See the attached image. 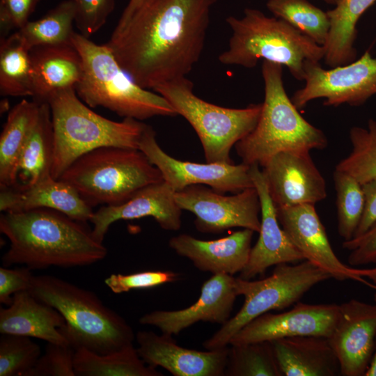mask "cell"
<instances>
[{"mask_svg": "<svg viewBox=\"0 0 376 376\" xmlns=\"http://www.w3.org/2000/svg\"><path fill=\"white\" fill-rule=\"evenodd\" d=\"M217 0H144L105 45L140 86L187 77L203 53Z\"/></svg>", "mask_w": 376, "mask_h": 376, "instance_id": "obj_1", "label": "cell"}, {"mask_svg": "<svg viewBox=\"0 0 376 376\" xmlns=\"http://www.w3.org/2000/svg\"><path fill=\"white\" fill-rule=\"evenodd\" d=\"M0 231L10 242L1 258L5 267L69 268L97 263L107 253L86 223L52 209L3 212L0 217Z\"/></svg>", "mask_w": 376, "mask_h": 376, "instance_id": "obj_2", "label": "cell"}, {"mask_svg": "<svg viewBox=\"0 0 376 376\" xmlns=\"http://www.w3.org/2000/svg\"><path fill=\"white\" fill-rule=\"evenodd\" d=\"M29 291L62 315L61 331L75 350L105 354L133 345L132 328L93 292L51 275L34 276Z\"/></svg>", "mask_w": 376, "mask_h": 376, "instance_id": "obj_3", "label": "cell"}, {"mask_svg": "<svg viewBox=\"0 0 376 376\" xmlns=\"http://www.w3.org/2000/svg\"><path fill=\"white\" fill-rule=\"evenodd\" d=\"M265 98L255 128L235 146L242 163L263 167L281 152L323 150L328 140L320 129L308 123L288 96L283 65L263 61Z\"/></svg>", "mask_w": 376, "mask_h": 376, "instance_id": "obj_4", "label": "cell"}, {"mask_svg": "<svg viewBox=\"0 0 376 376\" xmlns=\"http://www.w3.org/2000/svg\"><path fill=\"white\" fill-rule=\"evenodd\" d=\"M231 30L226 50L219 61L227 65L255 67L260 60L285 65L298 81H304L305 65L324 59V48L285 21L247 8L242 17L229 16Z\"/></svg>", "mask_w": 376, "mask_h": 376, "instance_id": "obj_5", "label": "cell"}, {"mask_svg": "<svg viewBox=\"0 0 376 376\" xmlns=\"http://www.w3.org/2000/svg\"><path fill=\"white\" fill-rule=\"evenodd\" d=\"M47 103L54 132L51 174L59 179L79 157L101 147L138 149L146 124L131 118L113 121L94 112L75 88L53 94Z\"/></svg>", "mask_w": 376, "mask_h": 376, "instance_id": "obj_6", "label": "cell"}, {"mask_svg": "<svg viewBox=\"0 0 376 376\" xmlns=\"http://www.w3.org/2000/svg\"><path fill=\"white\" fill-rule=\"evenodd\" d=\"M72 43L83 61L82 77L75 91L88 107H102L121 117L141 121L177 116L164 97L138 85L105 44L97 45L75 31Z\"/></svg>", "mask_w": 376, "mask_h": 376, "instance_id": "obj_7", "label": "cell"}, {"mask_svg": "<svg viewBox=\"0 0 376 376\" xmlns=\"http://www.w3.org/2000/svg\"><path fill=\"white\" fill-rule=\"evenodd\" d=\"M59 179L75 188L92 207L122 204L143 187L164 181L140 150L109 146L81 155Z\"/></svg>", "mask_w": 376, "mask_h": 376, "instance_id": "obj_8", "label": "cell"}, {"mask_svg": "<svg viewBox=\"0 0 376 376\" xmlns=\"http://www.w3.org/2000/svg\"><path fill=\"white\" fill-rule=\"evenodd\" d=\"M152 90L191 125L208 163L234 164L230 156L232 148L255 128L262 111V103L233 109L207 102L195 95L194 84L187 77L161 84Z\"/></svg>", "mask_w": 376, "mask_h": 376, "instance_id": "obj_9", "label": "cell"}, {"mask_svg": "<svg viewBox=\"0 0 376 376\" xmlns=\"http://www.w3.org/2000/svg\"><path fill=\"white\" fill-rule=\"evenodd\" d=\"M329 279V274L306 260L296 265H276L269 276L260 280L235 278V290L237 296H244V304L235 315L203 342V347L206 350L226 347L231 338L252 320L296 304L311 288Z\"/></svg>", "mask_w": 376, "mask_h": 376, "instance_id": "obj_10", "label": "cell"}, {"mask_svg": "<svg viewBox=\"0 0 376 376\" xmlns=\"http://www.w3.org/2000/svg\"><path fill=\"white\" fill-rule=\"evenodd\" d=\"M304 70L305 85L291 97L298 109L319 98L324 99L325 106H359L376 94V58L368 50L359 59L331 69L308 61Z\"/></svg>", "mask_w": 376, "mask_h": 376, "instance_id": "obj_11", "label": "cell"}, {"mask_svg": "<svg viewBox=\"0 0 376 376\" xmlns=\"http://www.w3.org/2000/svg\"><path fill=\"white\" fill-rule=\"evenodd\" d=\"M177 204L196 216V228L205 233H220L235 227L259 233L261 207L255 187L226 196L211 187L193 185L175 192Z\"/></svg>", "mask_w": 376, "mask_h": 376, "instance_id": "obj_12", "label": "cell"}, {"mask_svg": "<svg viewBox=\"0 0 376 376\" xmlns=\"http://www.w3.org/2000/svg\"><path fill=\"white\" fill-rule=\"evenodd\" d=\"M139 150L160 171L164 181L175 191L193 185H205L223 194H235L254 187L250 165L242 162L237 165L219 162L200 164L175 159L162 149L155 130L147 124Z\"/></svg>", "mask_w": 376, "mask_h": 376, "instance_id": "obj_13", "label": "cell"}, {"mask_svg": "<svg viewBox=\"0 0 376 376\" xmlns=\"http://www.w3.org/2000/svg\"><path fill=\"white\" fill-rule=\"evenodd\" d=\"M279 221L288 237L306 260L338 281L352 280L373 288L361 269L345 265L335 254L315 205L276 208Z\"/></svg>", "mask_w": 376, "mask_h": 376, "instance_id": "obj_14", "label": "cell"}, {"mask_svg": "<svg viewBox=\"0 0 376 376\" xmlns=\"http://www.w3.org/2000/svg\"><path fill=\"white\" fill-rule=\"evenodd\" d=\"M343 376H365L376 341V305L350 299L338 305L335 326L327 338Z\"/></svg>", "mask_w": 376, "mask_h": 376, "instance_id": "obj_15", "label": "cell"}, {"mask_svg": "<svg viewBox=\"0 0 376 376\" xmlns=\"http://www.w3.org/2000/svg\"><path fill=\"white\" fill-rule=\"evenodd\" d=\"M338 305L297 303L283 313L267 312L250 321L230 339V345L246 344L295 336L328 338L335 326Z\"/></svg>", "mask_w": 376, "mask_h": 376, "instance_id": "obj_16", "label": "cell"}, {"mask_svg": "<svg viewBox=\"0 0 376 376\" xmlns=\"http://www.w3.org/2000/svg\"><path fill=\"white\" fill-rule=\"evenodd\" d=\"M262 168L276 208L315 205L327 197L325 180L310 152H281Z\"/></svg>", "mask_w": 376, "mask_h": 376, "instance_id": "obj_17", "label": "cell"}, {"mask_svg": "<svg viewBox=\"0 0 376 376\" xmlns=\"http://www.w3.org/2000/svg\"><path fill=\"white\" fill-rule=\"evenodd\" d=\"M235 279L226 274H213L203 283L201 295L194 304L177 311H154L140 318L139 322L171 336L199 321L223 325L230 319L237 296Z\"/></svg>", "mask_w": 376, "mask_h": 376, "instance_id": "obj_18", "label": "cell"}, {"mask_svg": "<svg viewBox=\"0 0 376 376\" xmlns=\"http://www.w3.org/2000/svg\"><path fill=\"white\" fill-rule=\"evenodd\" d=\"M139 357L148 366H159L174 376H224L229 348L199 351L178 345L171 335L140 331L136 335Z\"/></svg>", "mask_w": 376, "mask_h": 376, "instance_id": "obj_19", "label": "cell"}, {"mask_svg": "<svg viewBox=\"0 0 376 376\" xmlns=\"http://www.w3.org/2000/svg\"><path fill=\"white\" fill-rule=\"evenodd\" d=\"M250 175L260 202V228L256 244L251 248L249 261L240 278L251 279L263 274L272 265L294 263L304 260L280 226L277 210L269 194L267 181L258 164L250 165Z\"/></svg>", "mask_w": 376, "mask_h": 376, "instance_id": "obj_20", "label": "cell"}, {"mask_svg": "<svg viewBox=\"0 0 376 376\" xmlns=\"http://www.w3.org/2000/svg\"><path fill=\"white\" fill-rule=\"evenodd\" d=\"M175 192L167 182L162 181L143 187L122 204L102 205L93 212L90 219L93 224L91 230L93 237L103 243L113 223L148 217L155 219L164 230H179L182 210L175 201Z\"/></svg>", "mask_w": 376, "mask_h": 376, "instance_id": "obj_21", "label": "cell"}, {"mask_svg": "<svg viewBox=\"0 0 376 376\" xmlns=\"http://www.w3.org/2000/svg\"><path fill=\"white\" fill-rule=\"evenodd\" d=\"M253 233L244 228L214 240H201L183 233L171 237L169 245L201 271L233 276L241 272L249 261Z\"/></svg>", "mask_w": 376, "mask_h": 376, "instance_id": "obj_22", "label": "cell"}, {"mask_svg": "<svg viewBox=\"0 0 376 376\" xmlns=\"http://www.w3.org/2000/svg\"><path fill=\"white\" fill-rule=\"evenodd\" d=\"M37 208L55 210L84 223L90 221L94 212L75 188L52 175L30 185L1 188V212H16Z\"/></svg>", "mask_w": 376, "mask_h": 376, "instance_id": "obj_23", "label": "cell"}, {"mask_svg": "<svg viewBox=\"0 0 376 376\" xmlns=\"http://www.w3.org/2000/svg\"><path fill=\"white\" fill-rule=\"evenodd\" d=\"M30 54L34 101L47 102L58 91L75 89L82 77L83 61L72 43L36 47Z\"/></svg>", "mask_w": 376, "mask_h": 376, "instance_id": "obj_24", "label": "cell"}, {"mask_svg": "<svg viewBox=\"0 0 376 376\" xmlns=\"http://www.w3.org/2000/svg\"><path fill=\"white\" fill-rule=\"evenodd\" d=\"M65 324L63 317L56 309L38 299L29 290L15 294L8 307L0 308L1 334L69 345L61 331Z\"/></svg>", "mask_w": 376, "mask_h": 376, "instance_id": "obj_25", "label": "cell"}, {"mask_svg": "<svg viewBox=\"0 0 376 376\" xmlns=\"http://www.w3.org/2000/svg\"><path fill=\"white\" fill-rule=\"evenodd\" d=\"M270 342L283 376L340 375L338 360L327 338L295 336Z\"/></svg>", "mask_w": 376, "mask_h": 376, "instance_id": "obj_26", "label": "cell"}, {"mask_svg": "<svg viewBox=\"0 0 376 376\" xmlns=\"http://www.w3.org/2000/svg\"><path fill=\"white\" fill-rule=\"evenodd\" d=\"M40 104L23 99L8 113L0 136V187L17 185L19 159L37 120Z\"/></svg>", "mask_w": 376, "mask_h": 376, "instance_id": "obj_27", "label": "cell"}, {"mask_svg": "<svg viewBox=\"0 0 376 376\" xmlns=\"http://www.w3.org/2000/svg\"><path fill=\"white\" fill-rule=\"evenodd\" d=\"M376 0H339L327 12L330 30L324 48V63L330 68L348 64L357 57L354 42L360 17Z\"/></svg>", "mask_w": 376, "mask_h": 376, "instance_id": "obj_28", "label": "cell"}, {"mask_svg": "<svg viewBox=\"0 0 376 376\" xmlns=\"http://www.w3.org/2000/svg\"><path fill=\"white\" fill-rule=\"evenodd\" d=\"M53 155L51 110L47 102H42L40 104L37 120L21 153L17 185H30L52 175Z\"/></svg>", "mask_w": 376, "mask_h": 376, "instance_id": "obj_29", "label": "cell"}, {"mask_svg": "<svg viewBox=\"0 0 376 376\" xmlns=\"http://www.w3.org/2000/svg\"><path fill=\"white\" fill-rule=\"evenodd\" d=\"M76 376H162L146 365L133 345L109 354H100L86 348L77 349L74 356Z\"/></svg>", "mask_w": 376, "mask_h": 376, "instance_id": "obj_30", "label": "cell"}, {"mask_svg": "<svg viewBox=\"0 0 376 376\" xmlns=\"http://www.w3.org/2000/svg\"><path fill=\"white\" fill-rule=\"evenodd\" d=\"M0 93L15 97L33 95L30 49L17 32L1 38Z\"/></svg>", "mask_w": 376, "mask_h": 376, "instance_id": "obj_31", "label": "cell"}, {"mask_svg": "<svg viewBox=\"0 0 376 376\" xmlns=\"http://www.w3.org/2000/svg\"><path fill=\"white\" fill-rule=\"evenodd\" d=\"M75 20L73 1L64 0L41 18L29 20L16 32L30 50L40 46L70 44Z\"/></svg>", "mask_w": 376, "mask_h": 376, "instance_id": "obj_32", "label": "cell"}, {"mask_svg": "<svg viewBox=\"0 0 376 376\" xmlns=\"http://www.w3.org/2000/svg\"><path fill=\"white\" fill-rule=\"evenodd\" d=\"M266 6L281 19L320 46L327 42L330 19L327 12L308 0H268Z\"/></svg>", "mask_w": 376, "mask_h": 376, "instance_id": "obj_33", "label": "cell"}, {"mask_svg": "<svg viewBox=\"0 0 376 376\" xmlns=\"http://www.w3.org/2000/svg\"><path fill=\"white\" fill-rule=\"evenodd\" d=\"M226 376H283L270 341L231 345Z\"/></svg>", "mask_w": 376, "mask_h": 376, "instance_id": "obj_34", "label": "cell"}, {"mask_svg": "<svg viewBox=\"0 0 376 376\" xmlns=\"http://www.w3.org/2000/svg\"><path fill=\"white\" fill-rule=\"evenodd\" d=\"M352 152L336 165L361 185L376 180V120L370 119L367 128L352 127L350 130Z\"/></svg>", "mask_w": 376, "mask_h": 376, "instance_id": "obj_35", "label": "cell"}, {"mask_svg": "<svg viewBox=\"0 0 376 376\" xmlns=\"http://www.w3.org/2000/svg\"><path fill=\"white\" fill-rule=\"evenodd\" d=\"M336 192L338 232L348 241L353 238L364 207L362 185L348 173L336 169L333 173Z\"/></svg>", "mask_w": 376, "mask_h": 376, "instance_id": "obj_36", "label": "cell"}, {"mask_svg": "<svg viewBox=\"0 0 376 376\" xmlns=\"http://www.w3.org/2000/svg\"><path fill=\"white\" fill-rule=\"evenodd\" d=\"M40 356L39 345L30 337L1 334L0 376H24Z\"/></svg>", "mask_w": 376, "mask_h": 376, "instance_id": "obj_37", "label": "cell"}, {"mask_svg": "<svg viewBox=\"0 0 376 376\" xmlns=\"http://www.w3.org/2000/svg\"><path fill=\"white\" fill-rule=\"evenodd\" d=\"M75 352L70 345L47 343L44 354L24 376H76Z\"/></svg>", "mask_w": 376, "mask_h": 376, "instance_id": "obj_38", "label": "cell"}, {"mask_svg": "<svg viewBox=\"0 0 376 376\" xmlns=\"http://www.w3.org/2000/svg\"><path fill=\"white\" fill-rule=\"evenodd\" d=\"M180 274L171 271H146L130 274H111L104 282L115 294L132 290L147 289L180 279Z\"/></svg>", "mask_w": 376, "mask_h": 376, "instance_id": "obj_39", "label": "cell"}, {"mask_svg": "<svg viewBox=\"0 0 376 376\" xmlns=\"http://www.w3.org/2000/svg\"><path fill=\"white\" fill-rule=\"evenodd\" d=\"M75 23L79 33L89 38L106 23L115 8V0H72Z\"/></svg>", "mask_w": 376, "mask_h": 376, "instance_id": "obj_40", "label": "cell"}, {"mask_svg": "<svg viewBox=\"0 0 376 376\" xmlns=\"http://www.w3.org/2000/svg\"><path fill=\"white\" fill-rule=\"evenodd\" d=\"M40 0H0L1 38L24 26Z\"/></svg>", "mask_w": 376, "mask_h": 376, "instance_id": "obj_41", "label": "cell"}, {"mask_svg": "<svg viewBox=\"0 0 376 376\" xmlns=\"http://www.w3.org/2000/svg\"><path fill=\"white\" fill-rule=\"evenodd\" d=\"M30 268L22 267L9 268L0 267V303L7 306L13 301L15 294L29 290L34 276Z\"/></svg>", "mask_w": 376, "mask_h": 376, "instance_id": "obj_42", "label": "cell"}, {"mask_svg": "<svg viewBox=\"0 0 376 376\" xmlns=\"http://www.w3.org/2000/svg\"><path fill=\"white\" fill-rule=\"evenodd\" d=\"M350 251L347 260L351 266L376 263V223L362 235L343 242Z\"/></svg>", "mask_w": 376, "mask_h": 376, "instance_id": "obj_43", "label": "cell"}, {"mask_svg": "<svg viewBox=\"0 0 376 376\" xmlns=\"http://www.w3.org/2000/svg\"><path fill=\"white\" fill-rule=\"evenodd\" d=\"M364 195L363 214L354 234V237L365 233L376 223V180L361 185Z\"/></svg>", "mask_w": 376, "mask_h": 376, "instance_id": "obj_44", "label": "cell"}, {"mask_svg": "<svg viewBox=\"0 0 376 376\" xmlns=\"http://www.w3.org/2000/svg\"><path fill=\"white\" fill-rule=\"evenodd\" d=\"M143 1L144 0H130L127 5L125 8L115 29H118L125 26L134 13L139 8Z\"/></svg>", "mask_w": 376, "mask_h": 376, "instance_id": "obj_45", "label": "cell"}, {"mask_svg": "<svg viewBox=\"0 0 376 376\" xmlns=\"http://www.w3.org/2000/svg\"><path fill=\"white\" fill-rule=\"evenodd\" d=\"M361 274L365 279H368L373 284V289L376 291V266L373 268L361 269ZM375 300L376 301V292L375 293Z\"/></svg>", "mask_w": 376, "mask_h": 376, "instance_id": "obj_46", "label": "cell"}, {"mask_svg": "<svg viewBox=\"0 0 376 376\" xmlns=\"http://www.w3.org/2000/svg\"><path fill=\"white\" fill-rule=\"evenodd\" d=\"M365 376H376V341L373 356Z\"/></svg>", "mask_w": 376, "mask_h": 376, "instance_id": "obj_47", "label": "cell"}, {"mask_svg": "<svg viewBox=\"0 0 376 376\" xmlns=\"http://www.w3.org/2000/svg\"><path fill=\"white\" fill-rule=\"evenodd\" d=\"M325 3L330 4V5H336L339 0H323Z\"/></svg>", "mask_w": 376, "mask_h": 376, "instance_id": "obj_48", "label": "cell"}]
</instances>
